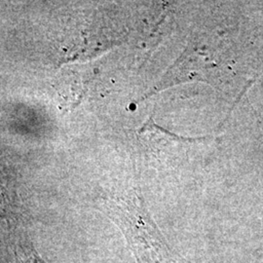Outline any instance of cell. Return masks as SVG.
I'll use <instances>...</instances> for the list:
<instances>
[{
	"label": "cell",
	"instance_id": "6da1fadb",
	"mask_svg": "<svg viewBox=\"0 0 263 263\" xmlns=\"http://www.w3.org/2000/svg\"><path fill=\"white\" fill-rule=\"evenodd\" d=\"M104 212L119 226L138 263H170L169 249L138 197L107 198Z\"/></svg>",
	"mask_w": 263,
	"mask_h": 263
},
{
	"label": "cell",
	"instance_id": "7a4b0ae2",
	"mask_svg": "<svg viewBox=\"0 0 263 263\" xmlns=\"http://www.w3.org/2000/svg\"><path fill=\"white\" fill-rule=\"evenodd\" d=\"M14 251L17 263H47L40 257L27 238H20L15 244Z\"/></svg>",
	"mask_w": 263,
	"mask_h": 263
}]
</instances>
